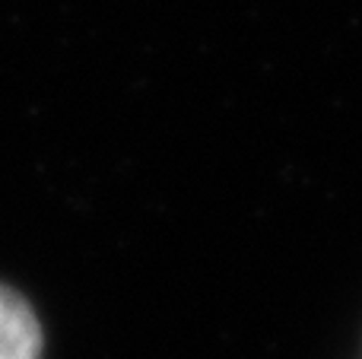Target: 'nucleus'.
Returning <instances> with one entry per match:
<instances>
[{
  "instance_id": "nucleus-1",
  "label": "nucleus",
  "mask_w": 362,
  "mask_h": 359,
  "mask_svg": "<svg viewBox=\"0 0 362 359\" xmlns=\"http://www.w3.org/2000/svg\"><path fill=\"white\" fill-rule=\"evenodd\" d=\"M42 328L19 293L0 286V359H38Z\"/></svg>"
}]
</instances>
